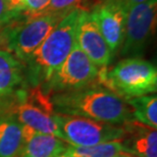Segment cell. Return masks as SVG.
I'll return each instance as SVG.
<instances>
[{"mask_svg": "<svg viewBox=\"0 0 157 157\" xmlns=\"http://www.w3.org/2000/svg\"><path fill=\"white\" fill-rule=\"evenodd\" d=\"M1 28L2 27H0V45H1V39H2V33H3V31L1 30Z\"/></svg>", "mask_w": 157, "mask_h": 157, "instance_id": "obj_23", "label": "cell"}, {"mask_svg": "<svg viewBox=\"0 0 157 157\" xmlns=\"http://www.w3.org/2000/svg\"><path fill=\"white\" fill-rule=\"evenodd\" d=\"M130 106L134 121L153 130L157 128V97L156 95H144L125 100Z\"/></svg>", "mask_w": 157, "mask_h": 157, "instance_id": "obj_15", "label": "cell"}, {"mask_svg": "<svg viewBox=\"0 0 157 157\" xmlns=\"http://www.w3.org/2000/svg\"><path fill=\"white\" fill-rule=\"evenodd\" d=\"M115 157H137V156L132 155V154H130V153H124V154L117 155V156H115Z\"/></svg>", "mask_w": 157, "mask_h": 157, "instance_id": "obj_22", "label": "cell"}, {"mask_svg": "<svg viewBox=\"0 0 157 157\" xmlns=\"http://www.w3.org/2000/svg\"><path fill=\"white\" fill-rule=\"evenodd\" d=\"M63 17L64 15L57 14L28 17L24 23L2 33L1 45L21 62L26 63Z\"/></svg>", "mask_w": 157, "mask_h": 157, "instance_id": "obj_4", "label": "cell"}, {"mask_svg": "<svg viewBox=\"0 0 157 157\" xmlns=\"http://www.w3.org/2000/svg\"><path fill=\"white\" fill-rule=\"evenodd\" d=\"M98 68L82 51L77 43L51 78L40 88L49 97L56 93L68 92L97 83ZM39 88V87H38Z\"/></svg>", "mask_w": 157, "mask_h": 157, "instance_id": "obj_7", "label": "cell"}, {"mask_svg": "<svg viewBox=\"0 0 157 157\" xmlns=\"http://www.w3.org/2000/svg\"><path fill=\"white\" fill-rule=\"evenodd\" d=\"M156 21L157 0H148L128 9L125 15L121 54L127 58L142 54L154 35Z\"/></svg>", "mask_w": 157, "mask_h": 157, "instance_id": "obj_8", "label": "cell"}, {"mask_svg": "<svg viewBox=\"0 0 157 157\" xmlns=\"http://www.w3.org/2000/svg\"><path fill=\"white\" fill-rule=\"evenodd\" d=\"M17 17L10 10L6 0H0V27L8 25L10 21H14Z\"/></svg>", "mask_w": 157, "mask_h": 157, "instance_id": "obj_19", "label": "cell"}, {"mask_svg": "<svg viewBox=\"0 0 157 157\" xmlns=\"http://www.w3.org/2000/svg\"><path fill=\"white\" fill-rule=\"evenodd\" d=\"M50 102L57 114L117 125H124L134 121L128 103L98 82L78 90L53 94Z\"/></svg>", "mask_w": 157, "mask_h": 157, "instance_id": "obj_1", "label": "cell"}, {"mask_svg": "<svg viewBox=\"0 0 157 157\" xmlns=\"http://www.w3.org/2000/svg\"><path fill=\"white\" fill-rule=\"evenodd\" d=\"M10 10L15 14V17H20L23 13L24 7L27 3V0H6Z\"/></svg>", "mask_w": 157, "mask_h": 157, "instance_id": "obj_20", "label": "cell"}, {"mask_svg": "<svg viewBox=\"0 0 157 157\" xmlns=\"http://www.w3.org/2000/svg\"><path fill=\"white\" fill-rule=\"evenodd\" d=\"M25 65L10 52L0 48V117L7 115L25 90Z\"/></svg>", "mask_w": 157, "mask_h": 157, "instance_id": "obj_11", "label": "cell"}, {"mask_svg": "<svg viewBox=\"0 0 157 157\" xmlns=\"http://www.w3.org/2000/svg\"><path fill=\"white\" fill-rule=\"evenodd\" d=\"M58 157H67V156H65V155H63V154H61V155H59Z\"/></svg>", "mask_w": 157, "mask_h": 157, "instance_id": "obj_24", "label": "cell"}, {"mask_svg": "<svg viewBox=\"0 0 157 157\" xmlns=\"http://www.w3.org/2000/svg\"><path fill=\"white\" fill-rule=\"evenodd\" d=\"M23 142V125L10 115L0 117V157H15Z\"/></svg>", "mask_w": 157, "mask_h": 157, "instance_id": "obj_14", "label": "cell"}, {"mask_svg": "<svg viewBox=\"0 0 157 157\" xmlns=\"http://www.w3.org/2000/svg\"><path fill=\"white\" fill-rule=\"evenodd\" d=\"M49 0H27V3L24 7L23 13L28 17L40 13L48 3Z\"/></svg>", "mask_w": 157, "mask_h": 157, "instance_id": "obj_18", "label": "cell"}, {"mask_svg": "<svg viewBox=\"0 0 157 157\" xmlns=\"http://www.w3.org/2000/svg\"><path fill=\"white\" fill-rule=\"evenodd\" d=\"M113 1L117 2L125 11H128V9L131 7H133V6L137 5V4H141V3H144V2H147L148 0H113Z\"/></svg>", "mask_w": 157, "mask_h": 157, "instance_id": "obj_21", "label": "cell"}, {"mask_svg": "<svg viewBox=\"0 0 157 157\" xmlns=\"http://www.w3.org/2000/svg\"><path fill=\"white\" fill-rule=\"evenodd\" d=\"M7 115L14 117L21 125L37 133L52 135L61 139L50 97L38 87L32 88L30 92L24 90Z\"/></svg>", "mask_w": 157, "mask_h": 157, "instance_id": "obj_5", "label": "cell"}, {"mask_svg": "<svg viewBox=\"0 0 157 157\" xmlns=\"http://www.w3.org/2000/svg\"><path fill=\"white\" fill-rule=\"evenodd\" d=\"M23 128L24 142L15 157H58L67 149V144L57 137Z\"/></svg>", "mask_w": 157, "mask_h": 157, "instance_id": "obj_13", "label": "cell"}, {"mask_svg": "<svg viewBox=\"0 0 157 157\" xmlns=\"http://www.w3.org/2000/svg\"><path fill=\"white\" fill-rule=\"evenodd\" d=\"M128 153L121 143V140L100 143L94 146L78 147L68 145L62 153L67 157H115Z\"/></svg>", "mask_w": 157, "mask_h": 157, "instance_id": "obj_16", "label": "cell"}, {"mask_svg": "<svg viewBox=\"0 0 157 157\" xmlns=\"http://www.w3.org/2000/svg\"><path fill=\"white\" fill-rule=\"evenodd\" d=\"M112 56L121 50L124 36L127 11L113 0H105L90 11Z\"/></svg>", "mask_w": 157, "mask_h": 157, "instance_id": "obj_10", "label": "cell"}, {"mask_svg": "<svg viewBox=\"0 0 157 157\" xmlns=\"http://www.w3.org/2000/svg\"><path fill=\"white\" fill-rule=\"evenodd\" d=\"M124 137L121 143L125 151L137 157H157V133L136 121L124 125Z\"/></svg>", "mask_w": 157, "mask_h": 157, "instance_id": "obj_12", "label": "cell"}, {"mask_svg": "<svg viewBox=\"0 0 157 157\" xmlns=\"http://www.w3.org/2000/svg\"><path fill=\"white\" fill-rule=\"evenodd\" d=\"M55 119L61 133V140L71 146L88 147L122 140L125 134L124 125L110 124L90 118L55 113Z\"/></svg>", "mask_w": 157, "mask_h": 157, "instance_id": "obj_6", "label": "cell"}, {"mask_svg": "<svg viewBox=\"0 0 157 157\" xmlns=\"http://www.w3.org/2000/svg\"><path fill=\"white\" fill-rule=\"evenodd\" d=\"M81 2H83V0H49L43 10L38 14L65 15L73 9L80 8Z\"/></svg>", "mask_w": 157, "mask_h": 157, "instance_id": "obj_17", "label": "cell"}, {"mask_svg": "<svg viewBox=\"0 0 157 157\" xmlns=\"http://www.w3.org/2000/svg\"><path fill=\"white\" fill-rule=\"evenodd\" d=\"M76 43L98 68L108 67L110 64L113 56L91 17L90 11L83 8L78 20Z\"/></svg>", "mask_w": 157, "mask_h": 157, "instance_id": "obj_9", "label": "cell"}, {"mask_svg": "<svg viewBox=\"0 0 157 157\" xmlns=\"http://www.w3.org/2000/svg\"><path fill=\"white\" fill-rule=\"evenodd\" d=\"M98 83L125 100L150 95L157 91V70L140 57H128L113 67L100 68Z\"/></svg>", "mask_w": 157, "mask_h": 157, "instance_id": "obj_3", "label": "cell"}, {"mask_svg": "<svg viewBox=\"0 0 157 157\" xmlns=\"http://www.w3.org/2000/svg\"><path fill=\"white\" fill-rule=\"evenodd\" d=\"M82 8L70 11L26 63L25 76L31 88H42L63 63L76 43V31Z\"/></svg>", "mask_w": 157, "mask_h": 157, "instance_id": "obj_2", "label": "cell"}]
</instances>
